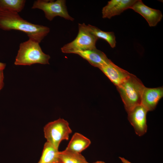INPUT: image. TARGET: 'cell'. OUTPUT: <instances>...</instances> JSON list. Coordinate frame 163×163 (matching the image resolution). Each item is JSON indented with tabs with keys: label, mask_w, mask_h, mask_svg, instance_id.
<instances>
[{
	"label": "cell",
	"mask_w": 163,
	"mask_h": 163,
	"mask_svg": "<svg viewBox=\"0 0 163 163\" xmlns=\"http://www.w3.org/2000/svg\"><path fill=\"white\" fill-rule=\"evenodd\" d=\"M148 112L140 104L127 113L128 120L133 127L136 134L139 136H143L147 132L146 114Z\"/></svg>",
	"instance_id": "obj_7"
},
{
	"label": "cell",
	"mask_w": 163,
	"mask_h": 163,
	"mask_svg": "<svg viewBox=\"0 0 163 163\" xmlns=\"http://www.w3.org/2000/svg\"><path fill=\"white\" fill-rule=\"evenodd\" d=\"M43 131L47 142L57 149L62 141L69 139L72 132L68 122L61 118L47 124Z\"/></svg>",
	"instance_id": "obj_5"
},
{
	"label": "cell",
	"mask_w": 163,
	"mask_h": 163,
	"mask_svg": "<svg viewBox=\"0 0 163 163\" xmlns=\"http://www.w3.org/2000/svg\"><path fill=\"white\" fill-rule=\"evenodd\" d=\"M4 76L3 70H0V90L4 86Z\"/></svg>",
	"instance_id": "obj_18"
},
{
	"label": "cell",
	"mask_w": 163,
	"mask_h": 163,
	"mask_svg": "<svg viewBox=\"0 0 163 163\" xmlns=\"http://www.w3.org/2000/svg\"><path fill=\"white\" fill-rule=\"evenodd\" d=\"M137 0H111L102 10L104 18L110 19L115 16L120 15L125 10L131 7Z\"/></svg>",
	"instance_id": "obj_10"
},
{
	"label": "cell",
	"mask_w": 163,
	"mask_h": 163,
	"mask_svg": "<svg viewBox=\"0 0 163 163\" xmlns=\"http://www.w3.org/2000/svg\"><path fill=\"white\" fill-rule=\"evenodd\" d=\"M119 158L123 163H132L124 158L119 157Z\"/></svg>",
	"instance_id": "obj_19"
},
{
	"label": "cell",
	"mask_w": 163,
	"mask_h": 163,
	"mask_svg": "<svg viewBox=\"0 0 163 163\" xmlns=\"http://www.w3.org/2000/svg\"><path fill=\"white\" fill-rule=\"evenodd\" d=\"M74 53L79 55L87 60L91 65L99 69L108 63L110 60L104 52L97 49L96 48L77 51Z\"/></svg>",
	"instance_id": "obj_12"
},
{
	"label": "cell",
	"mask_w": 163,
	"mask_h": 163,
	"mask_svg": "<svg viewBox=\"0 0 163 163\" xmlns=\"http://www.w3.org/2000/svg\"><path fill=\"white\" fill-rule=\"evenodd\" d=\"M50 56L42 51L39 43L29 39L21 43L16 56V65H29L39 63L49 64Z\"/></svg>",
	"instance_id": "obj_3"
},
{
	"label": "cell",
	"mask_w": 163,
	"mask_h": 163,
	"mask_svg": "<svg viewBox=\"0 0 163 163\" xmlns=\"http://www.w3.org/2000/svg\"><path fill=\"white\" fill-rule=\"evenodd\" d=\"M87 26L90 32L96 37L106 41L112 48L115 47L116 41L113 32L104 31L95 26L90 24L87 25Z\"/></svg>",
	"instance_id": "obj_16"
},
{
	"label": "cell",
	"mask_w": 163,
	"mask_h": 163,
	"mask_svg": "<svg viewBox=\"0 0 163 163\" xmlns=\"http://www.w3.org/2000/svg\"><path fill=\"white\" fill-rule=\"evenodd\" d=\"M0 28L5 30H12L25 33L29 39L39 43L49 33V27L29 22L18 13L0 11Z\"/></svg>",
	"instance_id": "obj_1"
},
{
	"label": "cell",
	"mask_w": 163,
	"mask_h": 163,
	"mask_svg": "<svg viewBox=\"0 0 163 163\" xmlns=\"http://www.w3.org/2000/svg\"><path fill=\"white\" fill-rule=\"evenodd\" d=\"M99 69L116 87L122 84L131 74L115 64L111 60Z\"/></svg>",
	"instance_id": "obj_9"
},
{
	"label": "cell",
	"mask_w": 163,
	"mask_h": 163,
	"mask_svg": "<svg viewBox=\"0 0 163 163\" xmlns=\"http://www.w3.org/2000/svg\"><path fill=\"white\" fill-rule=\"evenodd\" d=\"M6 66L5 63L0 62V70H3L5 68Z\"/></svg>",
	"instance_id": "obj_20"
},
{
	"label": "cell",
	"mask_w": 163,
	"mask_h": 163,
	"mask_svg": "<svg viewBox=\"0 0 163 163\" xmlns=\"http://www.w3.org/2000/svg\"><path fill=\"white\" fill-rule=\"evenodd\" d=\"M163 96V87L152 88L145 87L142 96L141 104L148 111H152Z\"/></svg>",
	"instance_id": "obj_11"
},
{
	"label": "cell",
	"mask_w": 163,
	"mask_h": 163,
	"mask_svg": "<svg viewBox=\"0 0 163 163\" xmlns=\"http://www.w3.org/2000/svg\"><path fill=\"white\" fill-rule=\"evenodd\" d=\"M58 149L46 142L44 144L41 157L37 163H61Z\"/></svg>",
	"instance_id": "obj_13"
},
{
	"label": "cell",
	"mask_w": 163,
	"mask_h": 163,
	"mask_svg": "<svg viewBox=\"0 0 163 163\" xmlns=\"http://www.w3.org/2000/svg\"><path fill=\"white\" fill-rule=\"evenodd\" d=\"M130 9L143 17L150 27L156 26L162 18V14L160 11L148 7L141 0H137Z\"/></svg>",
	"instance_id": "obj_8"
},
{
	"label": "cell",
	"mask_w": 163,
	"mask_h": 163,
	"mask_svg": "<svg viewBox=\"0 0 163 163\" xmlns=\"http://www.w3.org/2000/svg\"><path fill=\"white\" fill-rule=\"evenodd\" d=\"M145 87L140 80L132 74L117 87L127 113L141 104L142 96Z\"/></svg>",
	"instance_id": "obj_2"
},
{
	"label": "cell",
	"mask_w": 163,
	"mask_h": 163,
	"mask_svg": "<svg viewBox=\"0 0 163 163\" xmlns=\"http://www.w3.org/2000/svg\"><path fill=\"white\" fill-rule=\"evenodd\" d=\"M24 0H0V11L18 13L23 9Z\"/></svg>",
	"instance_id": "obj_17"
},
{
	"label": "cell",
	"mask_w": 163,
	"mask_h": 163,
	"mask_svg": "<svg viewBox=\"0 0 163 163\" xmlns=\"http://www.w3.org/2000/svg\"><path fill=\"white\" fill-rule=\"evenodd\" d=\"M93 163H106L104 161H97Z\"/></svg>",
	"instance_id": "obj_21"
},
{
	"label": "cell",
	"mask_w": 163,
	"mask_h": 163,
	"mask_svg": "<svg viewBox=\"0 0 163 163\" xmlns=\"http://www.w3.org/2000/svg\"><path fill=\"white\" fill-rule=\"evenodd\" d=\"M91 143L90 140L78 133L72 136L66 149L81 153L87 149Z\"/></svg>",
	"instance_id": "obj_14"
},
{
	"label": "cell",
	"mask_w": 163,
	"mask_h": 163,
	"mask_svg": "<svg viewBox=\"0 0 163 163\" xmlns=\"http://www.w3.org/2000/svg\"><path fill=\"white\" fill-rule=\"evenodd\" d=\"M98 38L91 34L85 23L78 24L77 36L72 41L65 45L61 48L66 53H74L77 51L96 48V43Z\"/></svg>",
	"instance_id": "obj_4"
},
{
	"label": "cell",
	"mask_w": 163,
	"mask_h": 163,
	"mask_svg": "<svg viewBox=\"0 0 163 163\" xmlns=\"http://www.w3.org/2000/svg\"><path fill=\"white\" fill-rule=\"evenodd\" d=\"M65 0H38L34 2L32 8L43 10L45 17L51 21L54 18L59 16L66 19L73 21L74 19L69 14Z\"/></svg>",
	"instance_id": "obj_6"
},
{
	"label": "cell",
	"mask_w": 163,
	"mask_h": 163,
	"mask_svg": "<svg viewBox=\"0 0 163 163\" xmlns=\"http://www.w3.org/2000/svg\"><path fill=\"white\" fill-rule=\"evenodd\" d=\"M61 163H89L81 153L66 149L59 151Z\"/></svg>",
	"instance_id": "obj_15"
}]
</instances>
